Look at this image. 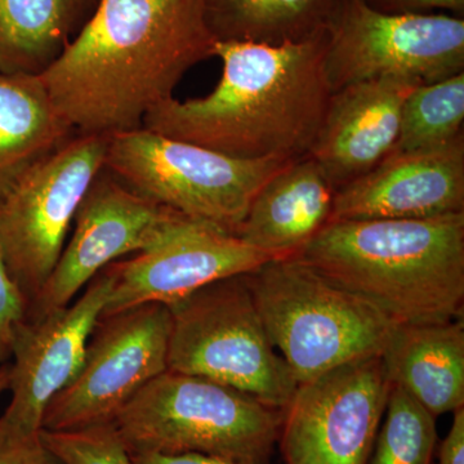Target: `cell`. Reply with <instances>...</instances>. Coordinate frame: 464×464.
<instances>
[{"label":"cell","instance_id":"4","mask_svg":"<svg viewBox=\"0 0 464 464\" xmlns=\"http://www.w3.org/2000/svg\"><path fill=\"white\" fill-rule=\"evenodd\" d=\"M246 277L268 338L298 384L381 355L398 325L293 256L270 259Z\"/></svg>","mask_w":464,"mask_h":464},{"label":"cell","instance_id":"7","mask_svg":"<svg viewBox=\"0 0 464 464\" xmlns=\"http://www.w3.org/2000/svg\"><path fill=\"white\" fill-rule=\"evenodd\" d=\"M293 160H246L140 128L110 137L105 168L130 190L237 235L259 188Z\"/></svg>","mask_w":464,"mask_h":464},{"label":"cell","instance_id":"1","mask_svg":"<svg viewBox=\"0 0 464 464\" xmlns=\"http://www.w3.org/2000/svg\"><path fill=\"white\" fill-rule=\"evenodd\" d=\"M215 44L204 0H100L39 79L75 134L111 137L142 128Z\"/></svg>","mask_w":464,"mask_h":464},{"label":"cell","instance_id":"15","mask_svg":"<svg viewBox=\"0 0 464 464\" xmlns=\"http://www.w3.org/2000/svg\"><path fill=\"white\" fill-rule=\"evenodd\" d=\"M459 213H464V137L444 148L392 152L371 172L335 190L331 221Z\"/></svg>","mask_w":464,"mask_h":464},{"label":"cell","instance_id":"3","mask_svg":"<svg viewBox=\"0 0 464 464\" xmlns=\"http://www.w3.org/2000/svg\"><path fill=\"white\" fill-rule=\"evenodd\" d=\"M293 257L398 325L463 319L464 213L331 221Z\"/></svg>","mask_w":464,"mask_h":464},{"label":"cell","instance_id":"12","mask_svg":"<svg viewBox=\"0 0 464 464\" xmlns=\"http://www.w3.org/2000/svg\"><path fill=\"white\" fill-rule=\"evenodd\" d=\"M181 216L130 190L103 168L82 200L72 237L30 304L27 320L72 304L103 268L151 248Z\"/></svg>","mask_w":464,"mask_h":464},{"label":"cell","instance_id":"22","mask_svg":"<svg viewBox=\"0 0 464 464\" xmlns=\"http://www.w3.org/2000/svg\"><path fill=\"white\" fill-rule=\"evenodd\" d=\"M463 124L464 72L418 85L402 105L399 139L392 152L444 148L464 137Z\"/></svg>","mask_w":464,"mask_h":464},{"label":"cell","instance_id":"20","mask_svg":"<svg viewBox=\"0 0 464 464\" xmlns=\"http://www.w3.org/2000/svg\"><path fill=\"white\" fill-rule=\"evenodd\" d=\"M74 136L39 76L0 72V195Z\"/></svg>","mask_w":464,"mask_h":464},{"label":"cell","instance_id":"11","mask_svg":"<svg viewBox=\"0 0 464 464\" xmlns=\"http://www.w3.org/2000/svg\"><path fill=\"white\" fill-rule=\"evenodd\" d=\"M391 386L381 355L299 383L280 429L286 464H368Z\"/></svg>","mask_w":464,"mask_h":464},{"label":"cell","instance_id":"31","mask_svg":"<svg viewBox=\"0 0 464 464\" xmlns=\"http://www.w3.org/2000/svg\"><path fill=\"white\" fill-rule=\"evenodd\" d=\"M0 366H2V365H0Z\"/></svg>","mask_w":464,"mask_h":464},{"label":"cell","instance_id":"10","mask_svg":"<svg viewBox=\"0 0 464 464\" xmlns=\"http://www.w3.org/2000/svg\"><path fill=\"white\" fill-rule=\"evenodd\" d=\"M170 329L167 304H141L101 317L78 373L52 399L42 430L72 431L112 423L140 390L168 371Z\"/></svg>","mask_w":464,"mask_h":464},{"label":"cell","instance_id":"30","mask_svg":"<svg viewBox=\"0 0 464 464\" xmlns=\"http://www.w3.org/2000/svg\"><path fill=\"white\" fill-rule=\"evenodd\" d=\"M9 384V368L8 364H3L0 366V395H2L5 391L8 390Z\"/></svg>","mask_w":464,"mask_h":464},{"label":"cell","instance_id":"16","mask_svg":"<svg viewBox=\"0 0 464 464\" xmlns=\"http://www.w3.org/2000/svg\"><path fill=\"white\" fill-rule=\"evenodd\" d=\"M418 87L395 78L348 85L332 94L308 157L335 190L374 169L395 149L404 101Z\"/></svg>","mask_w":464,"mask_h":464},{"label":"cell","instance_id":"14","mask_svg":"<svg viewBox=\"0 0 464 464\" xmlns=\"http://www.w3.org/2000/svg\"><path fill=\"white\" fill-rule=\"evenodd\" d=\"M111 277L103 268L66 307L20 326L12 346L8 390L0 431L30 436L42 431L52 399L65 389L83 362L85 347L108 304Z\"/></svg>","mask_w":464,"mask_h":464},{"label":"cell","instance_id":"25","mask_svg":"<svg viewBox=\"0 0 464 464\" xmlns=\"http://www.w3.org/2000/svg\"><path fill=\"white\" fill-rule=\"evenodd\" d=\"M27 314L29 301L9 270L0 249V365L11 359L14 337L20 326L26 322Z\"/></svg>","mask_w":464,"mask_h":464},{"label":"cell","instance_id":"17","mask_svg":"<svg viewBox=\"0 0 464 464\" xmlns=\"http://www.w3.org/2000/svg\"><path fill=\"white\" fill-rule=\"evenodd\" d=\"M334 194L313 158L295 159L259 188L237 237L275 258L295 255L331 221Z\"/></svg>","mask_w":464,"mask_h":464},{"label":"cell","instance_id":"27","mask_svg":"<svg viewBox=\"0 0 464 464\" xmlns=\"http://www.w3.org/2000/svg\"><path fill=\"white\" fill-rule=\"evenodd\" d=\"M375 11L391 14H426L435 9L449 11L451 16H464V0H365Z\"/></svg>","mask_w":464,"mask_h":464},{"label":"cell","instance_id":"29","mask_svg":"<svg viewBox=\"0 0 464 464\" xmlns=\"http://www.w3.org/2000/svg\"><path fill=\"white\" fill-rule=\"evenodd\" d=\"M439 464H464V408L454 411L450 430L440 444Z\"/></svg>","mask_w":464,"mask_h":464},{"label":"cell","instance_id":"23","mask_svg":"<svg viewBox=\"0 0 464 464\" xmlns=\"http://www.w3.org/2000/svg\"><path fill=\"white\" fill-rule=\"evenodd\" d=\"M384 414L368 464H431L436 417L393 384Z\"/></svg>","mask_w":464,"mask_h":464},{"label":"cell","instance_id":"24","mask_svg":"<svg viewBox=\"0 0 464 464\" xmlns=\"http://www.w3.org/2000/svg\"><path fill=\"white\" fill-rule=\"evenodd\" d=\"M42 440L63 464H132L112 423L72 431L42 430Z\"/></svg>","mask_w":464,"mask_h":464},{"label":"cell","instance_id":"18","mask_svg":"<svg viewBox=\"0 0 464 464\" xmlns=\"http://www.w3.org/2000/svg\"><path fill=\"white\" fill-rule=\"evenodd\" d=\"M381 357L391 384L433 417L464 408L463 319L396 325Z\"/></svg>","mask_w":464,"mask_h":464},{"label":"cell","instance_id":"9","mask_svg":"<svg viewBox=\"0 0 464 464\" xmlns=\"http://www.w3.org/2000/svg\"><path fill=\"white\" fill-rule=\"evenodd\" d=\"M325 72L333 93L382 78L445 81L464 72V18L383 14L365 0H342L328 27Z\"/></svg>","mask_w":464,"mask_h":464},{"label":"cell","instance_id":"26","mask_svg":"<svg viewBox=\"0 0 464 464\" xmlns=\"http://www.w3.org/2000/svg\"><path fill=\"white\" fill-rule=\"evenodd\" d=\"M0 464H63L45 447L42 431L36 435L16 436L0 431Z\"/></svg>","mask_w":464,"mask_h":464},{"label":"cell","instance_id":"6","mask_svg":"<svg viewBox=\"0 0 464 464\" xmlns=\"http://www.w3.org/2000/svg\"><path fill=\"white\" fill-rule=\"evenodd\" d=\"M168 371L199 375L284 411L298 383L266 332L246 275L208 284L168 306Z\"/></svg>","mask_w":464,"mask_h":464},{"label":"cell","instance_id":"21","mask_svg":"<svg viewBox=\"0 0 464 464\" xmlns=\"http://www.w3.org/2000/svg\"><path fill=\"white\" fill-rule=\"evenodd\" d=\"M342 0H204L216 42L280 45L326 32Z\"/></svg>","mask_w":464,"mask_h":464},{"label":"cell","instance_id":"2","mask_svg":"<svg viewBox=\"0 0 464 464\" xmlns=\"http://www.w3.org/2000/svg\"><path fill=\"white\" fill-rule=\"evenodd\" d=\"M326 47L328 30L280 45L216 42L224 72L215 90L164 101L142 128L246 160L308 157L333 94Z\"/></svg>","mask_w":464,"mask_h":464},{"label":"cell","instance_id":"8","mask_svg":"<svg viewBox=\"0 0 464 464\" xmlns=\"http://www.w3.org/2000/svg\"><path fill=\"white\" fill-rule=\"evenodd\" d=\"M109 140L75 134L0 195V249L29 307L60 258L88 188L105 168Z\"/></svg>","mask_w":464,"mask_h":464},{"label":"cell","instance_id":"28","mask_svg":"<svg viewBox=\"0 0 464 464\" xmlns=\"http://www.w3.org/2000/svg\"><path fill=\"white\" fill-rule=\"evenodd\" d=\"M130 456L132 464H265L200 453H130Z\"/></svg>","mask_w":464,"mask_h":464},{"label":"cell","instance_id":"13","mask_svg":"<svg viewBox=\"0 0 464 464\" xmlns=\"http://www.w3.org/2000/svg\"><path fill=\"white\" fill-rule=\"evenodd\" d=\"M273 258L237 235L181 216L151 248L105 268L111 288L102 316L141 304L170 306L208 284L252 273Z\"/></svg>","mask_w":464,"mask_h":464},{"label":"cell","instance_id":"5","mask_svg":"<svg viewBox=\"0 0 464 464\" xmlns=\"http://www.w3.org/2000/svg\"><path fill=\"white\" fill-rule=\"evenodd\" d=\"M283 411L219 382L167 371L150 381L112 424L133 453H200L265 463Z\"/></svg>","mask_w":464,"mask_h":464},{"label":"cell","instance_id":"19","mask_svg":"<svg viewBox=\"0 0 464 464\" xmlns=\"http://www.w3.org/2000/svg\"><path fill=\"white\" fill-rule=\"evenodd\" d=\"M99 5L100 0H0V72L41 75Z\"/></svg>","mask_w":464,"mask_h":464}]
</instances>
